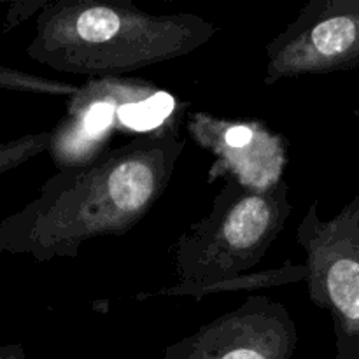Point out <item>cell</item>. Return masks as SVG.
Segmentation results:
<instances>
[{"label":"cell","instance_id":"1","mask_svg":"<svg viewBox=\"0 0 359 359\" xmlns=\"http://www.w3.org/2000/svg\"><path fill=\"white\" fill-rule=\"evenodd\" d=\"M181 123L56 172L34 202L0 223V252L37 262L76 258L84 242L128 233L170 186L186 146Z\"/></svg>","mask_w":359,"mask_h":359},{"label":"cell","instance_id":"2","mask_svg":"<svg viewBox=\"0 0 359 359\" xmlns=\"http://www.w3.org/2000/svg\"><path fill=\"white\" fill-rule=\"evenodd\" d=\"M219 28L193 13H147L130 0H56L37 16L27 55L60 72L121 77L182 58Z\"/></svg>","mask_w":359,"mask_h":359},{"label":"cell","instance_id":"3","mask_svg":"<svg viewBox=\"0 0 359 359\" xmlns=\"http://www.w3.org/2000/svg\"><path fill=\"white\" fill-rule=\"evenodd\" d=\"M293 212L287 182L251 189L226 181L209 212L174 245L177 284H207L255 272Z\"/></svg>","mask_w":359,"mask_h":359},{"label":"cell","instance_id":"4","mask_svg":"<svg viewBox=\"0 0 359 359\" xmlns=\"http://www.w3.org/2000/svg\"><path fill=\"white\" fill-rule=\"evenodd\" d=\"M297 242L307 256L309 297L332 318L335 359H359V195L333 219H323L314 200Z\"/></svg>","mask_w":359,"mask_h":359},{"label":"cell","instance_id":"5","mask_svg":"<svg viewBox=\"0 0 359 359\" xmlns=\"http://www.w3.org/2000/svg\"><path fill=\"white\" fill-rule=\"evenodd\" d=\"M266 86L359 67V0H311L266 44Z\"/></svg>","mask_w":359,"mask_h":359},{"label":"cell","instance_id":"6","mask_svg":"<svg viewBox=\"0 0 359 359\" xmlns=\"http://www.w3.org/2000/svg\"><path fill=\"white\" fill-rule=\"evenodd\" d=\"M297 346L290 311L269 297L249 294L241 307L168 346L161 359H291Z\"/></svg>","mask_w":359,"mask_h":359},{"label":"cell","instance_id":"7","mask_svg":"<svg viewBox=\"0 0 359 359\" xmlns=\"http://www.w3.org/2000/svg\"><path fill=\"white\" fill-rule=\"evenodd\" d=\"M189 137L214 156L209 181L223 177L251 189L272 188L283 181L287 142L255 119H230L210 112H189Z\"/></svg>","mask_w":359,"mask_h":359},{"label":"cell","instance_id":"8","mask_svg":"<svg viewBox=\"0 0 359 359\" xmlns=\"http://www.w3.org/2000/svg\"><path fill=\"white\" fill-rule=\"evenodd\" d=\"M149 84L146 79H88L67 102V112L51 130L49 151L60 170L88 163L123 133L119 109Z\"/></svg>","mask_w":359,"mask_h":359},{"label":"cell","instance_id":"9","mask_svg":"<svg viewBox=\"0 0 359 359\" xmlns=\"http://www.w3.org/2000/svg\"><path fill=\"white\" fill-rule=\"evenodd\" d=\"M307 279V266L300 263H293L291 259L284 262L280 266L273 269L255 270V272L244 273V276L233 277V279L221 280V283L207 284V286H198V284H177L170 287H163L154 293L139 294V300L149 297H191L195 300H202L209 294H223V293H237V291H245V293H255L259 290H269V287L284 286V284L300 283Z\"/></svg>","mask_w":359,"mask_h":359},{"label":"cell","instance_id":"10","mask_svg":"<svg viewBox=\"0 0 359 359\" xmlns=\"http://www.w3.org/2000/svg\"><path fill=\"white\" fill-rule=\"evenodd\" d=\"M0 90L25 91V93L53 95V97H72L79 91L77 84L63 83V81H53L48 77L35 76V74L21 72V70L9 69L0 65Z\"/></svg>","mask_w":359,"mask_h":359},{"label":"cell","instance_id":"11","mask_svg":"<svg viewBox=\"0 0 359 359\" xmlns=\"http://www.w3.org/2000/svg\"><path fill=\"white\" fill-rule=\"evenodd\" d=\"M49 0H39V2H16L11 6L9 16H7V27L21 23L23 20L30 18L32 14H41L49 6Z\"/></svg>","mask_w":359,"mask_h":359}]
</instances>
